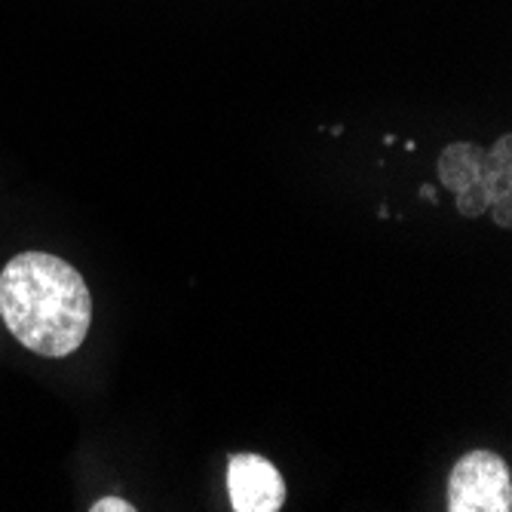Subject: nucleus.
Segmentation results:
<instances>
[{"label":"nucleus","instance_id":"nucleus-1","mask_svg":"<svg viewBox=\"0 0 512 512\" xmlns=\"http://www.w3.org/2000/svg\"><path fill=\"white\" fill-rule=\"evenodd\" d=\"M0 319L31 353L65 359L89 335L92 295L71 261L19 252L0 270Z\"/></svg>","mask_w":512,"mask_h":512},{"label":"nucleus","instance_id":"nucleus-2","mask_svg":"<svg viewBox=\"0 0 512 512\" xmlns=\"http://www.w3.org/2000/svg\"><path fill=\"white\" fill-rule=\"evenodd\" d=\"M439 178L457 200L463 218H479L494 209L500 227H512V135L503 132L497 145L451 142L439 157Z\"/></svg>","mask_w":512,"mask_h":512},{"label":"nucleus","instance_id":"nucleus-3","mask_svg":"<svg viewBox=\"0 0 512 512\" xmlns=\"http://www.w3.org/2000/svg\"><path fill=\"white\" fill-rule=\"evenodd\" d=\"M448 512H509L512 473L494 451H467L448 476Z\"/></svg>","mask_w":512,"mask_h":512},{"label":"nucleus","instance_id":"nucleus-4","mask_svg":"<svg viewBox=\"0 0 512 512\" xmlns=\"http://www.w3.org/2000/svg\"><path fill=\"white\" fill-rule=\"evenodd\" d=\"M227 497L234 512H279L286 479L261 454H234L227 460Z\"/></svg>","mask_w":512,"mask_h":512},{"label":"nucleus","instance_id":"nucleus-5","mask_svg":"<svg viewBox=\"0 0 512 512\" xmlns=\"http://www.w3.org/2000/svg\"><path fill=\"white\" fill-rule=\"evenodd\" d=\"M89 509L92 512H135V506L129 500H123V497H102V500L92 503Z\"/></svg>","mask_w":512,"mask_h":512}]
</instances>
